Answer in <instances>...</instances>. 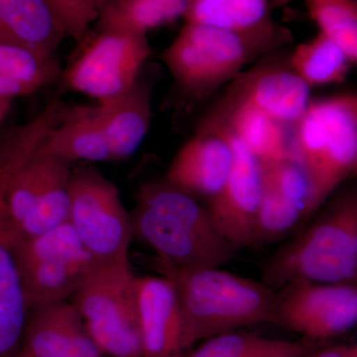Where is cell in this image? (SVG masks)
I'll list each match as a JSON object with an SVG mask.
<instances>
[{"mask_svg":"<svg viewBox=\"0 0 357 357\" xmlns=\"http://www.w3.org/2000/svg\"><path fill=\"white\" fill-rule=\"evenodd\" d=\"M155 269L175 291L184 351L220 333L258 323L273 324L276 291L261 281L220 268L178 267L156 259Z\"/></svg>","mask_w":357,"mask_h":357,"instance_id":"1","label":"cell"},{"mask_svg":"<svg viewBox=\"0 0 357 357\" xmlns=\"http://www.w3.org/2000/svg\"><path fill=\"white\" fill-rule=\"evenodd\" d=\"M130 218L133 237L151 248L156 260L173 266L220 268L238 251L198 199L165 178L141 185Z\"/></svg>","mask_w":357,"mask_h":357,"instance_id":"2","label":"cell"},{"mask_svg":"<svg viewBox=\"0 0 357 357\" xmlns=\"http://www.w3.org/2000/svg\"><path fill=\"white\" fill-rule=\"evenodd\" d=\"M321 206L264 262L261 282L267 287L278 291L299 280L356 283V188H347Z\"/></svg>","mask_w":357,"mask_h":357,"instance_id":"3","label":"cell"},{"mask_svg":"<svg viewBox=\"0 0 357 357\" xmlns=\"http://www.w3.org/2000/svg\"><path fill=\"white\" fill-rule=\"evenodd\" d=\"M292 153L309 182V220L357 169V96L310 102L296 124Z\"/></svg>","mask_w":357,"mask_h":357,"instance_id":"4","label":"cell"},{"mask_svg":"<svg viewBox=\"0 0 357 357\" xmlns=\"http://www.w3.org/2000/svg\"><path fill=\"white\" fill-rule=\"evenodd\" d=\"M135 277L130 261L98 263L70 299L105 356L142 357Z\"/></svg>","mask_w":357,"mask_h":357,"instance_id":"5","label":"cell"},{"mask_svg":"<svg viewBox=\"0 0 357 357\" xmlns=\"http://www.w3.org/2000/svg\"><path fill=\"white\" fill-rule=\"evenodd\" d=\"M255 58V52L236 35L192 22H185L162 54L176 86L192 102L210 98Z\"/></svg>","mask_w":357,"mask_h":357,"instance_id":"6","label":"cell"},{"mask_svg":"<svg viewBox=\"0 0 357 357\" xmlns=\"http://www.w3.org/2000/svg\"><path fill=\"white\" fill-rule=\"evenodd\" d=\"M69 198L68 222L95 261H130L132 225L116 185L96 171L72 170Z\"/></svg>","mask_w":357,"mask_h":357,"instance_id":"7","label":"cell"},{"mask_svg":"<svg viewBox=\"0 0 357 357\" xmlns=\"http://www.w3.org/2000/svg\"><path fill=\"white\" fill-rule=\"evenodd\" d=\"M28 310L70 301L96 264L69 222L14 243Z\"/></svg>","mask_w":357,"mask_h":357,"instance_id":"8","label":"cell"},{"mask_svg":"<svg viewBox=\"0 0 357 357\" xmlns=\"http://www.w3.org/2000/svg\"><path fill=\"white\" fill-rule=\"evenodd\" d=\"M151 54L147 35L119 29H98L60 79L66 89L98 103L128 91L139 79Z\"/></svg>","mask_w":357,"mask_h":357,"instance_id":"9","label":"cell"},{"mask_svg":"<svg viewBox=\"0 0 357 357\" xmlns=\"http://www.w3.org/2000/svg\"><path fill=\"white\" fill-rule=\"evenodd\" d=\"M356 323V283L299 280L276 291L273 324L309 342L340 337Z\"/></svg>","mask_w":357,"mask_h":357,"instance_id":"10","label":"cell"},{"mask_svg":"<svg viewBox=\"0 0 357 357\" xmlns=\"http://www.w3.org/2000/svg\"><path fill=\"white\" fill-rule=\"evenodd\" d=\"M206 121L222 129L229 138L234 154L227 183L208 202L206 210L218 232L234 248H251L262 194L259 162L229 130L211 119Z\"/></svg>","mask_w":357,"mask_h":357,"instance_id":"11","label":"cell"},{"mask_svg":"<svg viewBox=\"0 0 357 357\" xmlns=\"http://www.w3.org/2000/svg\"><path fill=\"white\" fill-rule=\"evenodd\" d=\"M310 91L290 66L272 62L239 73L225 96L252 105L287 128L296 126L306 112Z\"/></svg>","mask_w":357,"mask_h":357,"instance_id":"12","label":"cell"},{"mask_svg":"<svg viewBox=\"0 0 357 357\" xmlns=\"http://www.w3.org/2000/svg\"><path fill=\"white\" fill-rule=\"evenodd\" d=\"M232 161L227 136L204 121L197 135L178 150L164 178L194 198L210 202L227 183Z\"/></svg>","mask_w":357,"mask_h":357,"instance_id":"13","label":"cell"},{"mask_svg":"<svg viewBox=\"0 0 357 357\" xmlns=\"http://www.w3.org/2000/svg\"><path fill=\"white\" fill-rule=\"evenodd\" d=\"M183 18L236 35L257 57L291 40L290 32L274 22L269 0H196Z\"/></svg>","mask_w":357,"mask_h":357,"instance_id":"14","label":"cell"},{"mask_svg":"<svg viewBox=\"0 0 357 357\" xmlns=\"http://www.w3.org/2000/svg\"><path fill=\"white\" fill-rule=\"evenodd\" d=\"M20 352L28 357H105L70 301L29 312Z\"/></svg>","mask_w":357,"mask_h":357,"instance_id":"15","label":"cell"},{"mask_svg":"<svg viewBox=\"0 0 357 357\" xmlns=\"http://www.w3.org/2000/svg\"><path fill=\"white\" fill-rule=\"evenodd\" d=\"M142 357H183L181 317L172 283L163 276L135 277Z\"/></svg>","mask_w":357,"mask_h":357,"instance_id":"16","label":"cell"},{"mask_svg":"<svg viewBox=\"0 0 357 357\" xmlns=\"http://www.w3.org/2000/svg\"><path fill=\"white\" fill-rule=\"evenodd\" d=\"M152 86L138 81L121 95L98 103L96 114L114 161L135 153L151 123Z\"/></svg>","mask_w":357,"mask_h":357,"instance_id":"17","label":"cell"},{"mask_svg":"<svg viewBox=\"0 0 357 357\" xmlns=\"http://www.w3.org/2000/svg\"><path fill=\"white\" fill-rule=\"evenodd\" d=\"M28 314L13 227L0 190V357L20 354Z\"/></svg>","mask_w":357,"mask_h":357,"instance_id":"18","label":"cell"},{"mask_svg":"<svg viewBox=\"0 0 357 357\" xmlns=\"http://www.w3.org/2000/svg\"><path fill=\"white\" fill-rule=\"evenodd\" d=\"M208 119L236 136L259 163L293 155L286 126L248 103L225 96Z\"/></svg>","mask_w":357,"mask_h":357,"instance_id":"19","label":"cell"},{"mask_svg":"<svg viewBox=\"0 0 357 357\" xmlns=\"http://www.w3.org/2000/svg\"><path fill=\"white\" fill-rule=\"evenodd\" d=\"M66 37L47 0H0V43L56 55Z\"/></svg>","mask_w":357,"mask_h":357,"instance_id":"20","label":"cell"},{"mask_svg":"<svg viewBox=\"0 0 357 357\" xmlns=\"http://www.w3.org/2000/svg\"><path fill=\"white\" fill-rule=\"evenodd\" d=\"M37 153L51 155L72 164L76 161H114L96 107L70 109L51 129Z\"/></svg>","mask_w":357,"mask_h":357,"instance_id":"21","label":"cell"},{"mask_svg":"<svg viewBox=\"0 0 357 357\" xmlns=\"http://www.w3.org/2000/svg\"><path fill=\"white\" fill-rule=\"evenodd\" d=\"M72 164L61 159L24 220L13 230L14 243L31 241L68 222Z\"/></svg>","mask_w":357,"mask_h":357,"instance_id":"22","label":"cell"},{"mask_svg":"<svg viewBox=\"0 0 357 357\" xmlns=\"http://www.w3.org/2000/svg\"><path fill=\"white\" fill-rule=\"evenodd\" d=\"M288 65L312 89L342 83L352 63L340 45L319 32L311 41L296 47Z\"/></svg>","mask_w":357,"mask_h":357,"instance_id":"23","label":"cell"},{"mask_svg":"<svg viewBox=\"0 0 357 357\" xmlns=\"http://www.w3.org/2000/svg\"><path fill=\"white\" fill-rule=\"evenodd\" d=\"M184 13L167 0H109L96 21L98 29L147 33L183 17Z\"/></svg>","mask_w":357,"mask_h":357,"instance_id":"24","label":"cell"},{"mask_svg":"<svg viewBox=\"0 0 357 357\" xmlns=\"http://www.w3.org/2000/svg\"><path fill=\"white\" fill-rule=\"evenodd\" d=\"M62 72L56 55L0 43V75L22 84L33 93L57 82Z\"/></svg>","mask_w":357,"mask_h":357,"instance_id":"25","label":"cell"},{"mask_svg":"<svg viewBox=\"0 0 357 357\" xmlns=\"http://www.w3.org/2000/svg\"><path fill=\"white\" fill-rule=\"evenodd\" d=\"M306 3L321 32L340 45L352 64L356 65V0H306Z\"/></svg>","mask_w":357,"mask_h":357,"instance_id":"26","label":"cell"},{"mask_svg":"<svg viewBox=\"0 0 357 357\" xmlns=\"http://www.w3.org/2000/svg\"><path fill=\"white\" fill-rule=\"evenodd\" d=\"M268 338L251 333L234 332L220 333L204 340L194 349H188L183 357H241L250 356L266 344Z\"/></svg>","mask_w":357,"mask_h":357,"instance_id":"27","label":"cell"},{"mask_svg":"<svg viewBox=\"0 0 357 357\" xmlns=\"http://www.w3.org/2000/svg\"><path fill=\"white\" fill-rule=\"evenodd\" d=\"M64 28L67 37L82 41L89 25L98 18L95 0H47Z\"/></svg>","mask_w":357,"mask_h":357,"instance_id":"28","label":"cell"},{"mask_svg":"<svg viewBox=\"0 0 357 357\" xmlns=\"http://www.w3.org/2000/svg\"><path fill=\"white\" fill-rule=\"evenodd\" d=\"M303 357H357V345L326 344L314 347L309 342Z\"/></svg>","mask_w":357,"mask_h":357,"instance_id":"29","label":"cell"},{"mask_svg":"<svg viewBox=\"0 0 357 357\" xmlns=\"http://www.w3.org/2000/svg\"><path fill=\"white\" fill-rule=\"evenodd\" d=\"M13 100L10 98H2L0 96V126L4 121L9 110H10L11 105H13Z\"/></svg>","mask_w":357,"mask_h":357,"instance_id":"30","label":"cell"},{"mask_svg":"<svg viewBox=\"0 0 357 357\" xmlns=\"http://www.w3.org/2000/svg\"><path fill=\"white\" fill-rule=\"evenodd\" d=\"M167 1L171 2V3L175 4L176 6L180 7L185 13H187L189 7L194 3L196 0H167ZM184 17V16H183Z\"/></svg>","mask_w":357,"mask_h":357,"instance_id":"31","label":"cell"},{"mask_svg":"<svg viewBox=\"0 0 357 357\" xmlns=\"http://www.w3.org/2000/svg\"><path fill=\"white\" fill-rule=\"evenodd\" d=\"M107 1H109V0H95L96 9H98V13H100V8H102L103 4L107 3Z\"/></svg>","mask_w":357,"mask_h":357,"instance_id":"32","label":"cell"},{"mask_svg":"<svg viewBox=\"0 0 357 357\" xmlns=\"http://www.w3.org/2000/svg\"><path fill=\"white\" fill-rule=\"evenodd\" d=\"M16 357H28V356H26L25 354H23L22 352L20 351V354H18L17 356H16Z\"/></svg>","mask_w":357,"mask_h":357,"instance_id":"33","label":"cell"},{"mask_svg":"<svg viewBox=\"0 0 357 357\" xmlns=\"http://www.w3.org/2000/svg\"><path fill=\"white\" fill-rule=\"evenodd\" d=\"M253 354H250V356H241V357H253Z\"/></svg>","mask_w":357,"mask_h":357,"instance_id":"34","label":"cell"}]
</instances>
